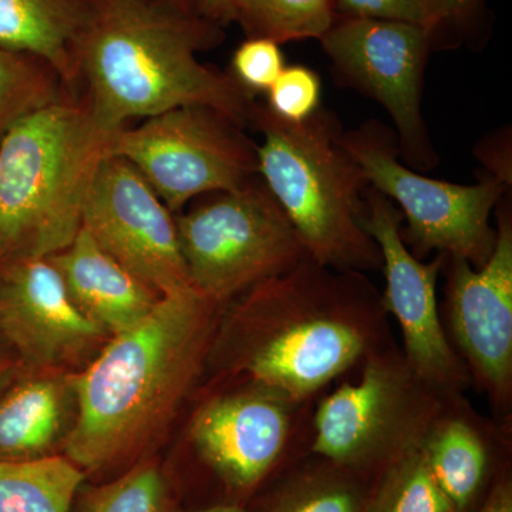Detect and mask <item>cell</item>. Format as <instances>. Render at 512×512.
<instances>
[{
    "label": "cell",
    "mask_w": 512,
    "mask_h": 512,
    "mask_svg": "<svg viewBox=\"0 0 512 512\" xmlns=\"http://www.w3.org/2000/svg\"><path fill=\"white\" fill-rule=\"evenodd\" d=\"M234 301L222 309L207 366L302 402L397 345L382 293L366 274L309 256Z\"/></svg>",
    "instance_id": "6da1fadb"
},
{
    "label": "cell",
    "mask_w": 512,
    "mask_h": 512,
    "mask_svg": "<svg viewBox=\"0 0 512 512\" xmlns=\"http://www.w3.org/2000/svg\"><path fill=\"white\" fill-rule=\"evenodd\" d=\"M195 289L164 296L73 375L76 414L62 456L90 483L150 458L207 367L222 309Z\"/></svg>",
    "instance_id": "7a4b0ae2"
},
{
    "label": "cell",
    "mask_w": 512,
    "mask_h": 512,
    "mask_svg": "<svg viewBox=\"0 0 512 512\" xmlns=\"http://www.w3.org/2000/svg\"><path fill=\"white\" fill-rule=\"evenodd\" d=\"M217 28L151 0H89L77 62L96 126L113 136L130 121L185 106L210 107L239 127L251 121V94L198 60Z\"/></svg>",
    "instance_id": "3957f363"
},
{
    "label": "cell",
    "mask_w": 512,
    "mask_h": 512,
    "mask_svg": "<svg viewBox=\"0 0 512 512\" xmlns=\"http://www.w3.org/2000/svg\"><path fill=\"white\" fill-rule=\"evenodd\" d=\"M84 101L66 97L13 123L0 140V247L8 261L49 258L82 228L84 201L110 138Z\"/></svg>",
    "instance_id": "277c9868"
},
{
    "label": "cell",
    "mask_w": 512,
    "mask_h": 512,
    "mask_svg": "<svg viewBox=\"0 0 512 512\" xmlns=\"http://www.w3.org/2000/svg\"><path fill=\"white\" fill-rule=\"evenodd\" d=\"M251 121L262 133L258 174L306 256L336 271H382L379 248L360 222L369 183L340 144L333 114L318 110L302 123H289L254 106Z\"/></svg>",
    "instance_id": "5b68a950"
},
{
    "label": "cell",
    "mask_w": 512,
    "mask_h": 512,
    "mask_svg": "<svg viewBox=\"0 0 512 512\" xmlns=\"http://www.w3.org/2000/svg\"><path fill=\"white\" fill-rule=\"evenodd\" d=\"M315 404L311 454L376 480L404 454L421 446L446 402L404 360L399 346L380 350Z\"/></svg>",
    "instance_id": "8992f818"
},
{
    "label": "cell",
    "mask_w": 512,
    "mask_h": 512,
    "mask_svg": "<svg viewBox=\"0 0 512 512\" xmlns=\"http://www.w3.org/2000/svg\"><path fill=\"white\" fill-rule=\"evenodd\" d=\"M198 407L190 441L222 490L221 504L247 505L311 453L316 400L302 402L241 377Z\"/></svg>",
    "instance_id": "52a82bcc"
},
{
    "label": "cell",
    "mask_w": 512,
    "mask_h": 512,
    "mask_svg": "<svg viewBox=\"0 0 512 512\" xmlns=\"http://www.w3.org/2000/svg\"><path fill=\"white\" fill-rule=\"evenodd\" d=\"M175 222L192 288L218 305L285 274L306 256L264 183L220 192Z\"/></svg>",
    "instance_id": "ba28073f"
},
{
    "label": "cell",
    "mask_w": 512,
    "mask_h": 512,
    "mask_svg": "<svg viewBox=\"0 0 512 512\" xmlns=\"http://www.w3.org/2000/svg\"><path fill=\"white\" fill-rule=\"evenodd\" d=\"M340 144L360 165L370 187L399 205L407 221L402 237L416 258L437 251L466 259L474 268L487 262L497 238L491 212L503 197L504 180L460 185L414 173L400 163L393 137L375 123L340 133Z\"/></svg>",
    "instance_id": "9c48e42d"
},
{
    "label": "cell",
    "mask_w": 512,
    "mask_h": 512,
    "mask_svg": "<svg viewBox=\"0 0 512 512\" xmlns=\"http://www.w3.org/2000/svg\"><path fill=\"white\" fill-rule=\"evenodd\" d=\"M107 154L133 165L171 212L204 194L239 190L258 174L256 146L220 111L185 106L113 134Z\"/></svg>",
    "instance_id": "30bf717a"
},
{
    "label": "cell",
    "mask_w": 512,
    "mask_h": 512,
    "mask_svg": "<svg viewBox=\"0 0 512 512\" xmlns=\"http://www.w3.org/2000/svg\"><path fill=\"white\" fill-rule=\"evenodd\" d=\"M363 198L360 222L382 256L384 308L399 323L404 360L436 392L464 394L473 386L470 373L448 339L437 301V279L446 256L439 254L431 262L416 258L402 237L399 208L370 185Z\"/></svg>",
    "instance_id": "8fae6325"
},
{
    "label": "cell",
    "mask_w": 512,
    "mask_h": 512,
    "mask_svg": "<svg viewBox=\"0 0 512 512\" xmlns=\"http://www.w3.org/2000/svg\"><path fill=\"white\" fill-rule=\"evenodd\" d=\"M447 336L487 396L495 423L511 427L512 409V222L498 212L490 258L474 268L461 258H444Z\"/></svg>",
    "instance_id": "7c38bea8"
},
{
    "label": "cell",
    "mask_w": 512,
    "mask_h": 512,
    "mask_svg": "<svg viewBox=\"0 0 512 512\" xmlns=\"http://www.w3.org/2000/svg\"><path fill=\"white\" fill-rule=\"evenodd\" d=\"M82 227L160 298L192 288L173 212L120 157L101 158L84 201Z\"/></svg>",
    "instance_id": "4fadbf2b"
},
{
    "label": "cell",
    "mask_w": 512,
    "mask_h": 512,
    "mask_svg": "<svg viewBox=\"0 0 512 512\" xmlns=\"http://www.w3.org/2000/svg\"><path fill=\"white\" fill-rule=\"evenodd\" d=\"M431 32L392 20L336 18L320 37L340 73L387 110L413 164L434 160L421 116V77Z\"/></svg>",
    "instance_id": "5bb4252c"
},
{
    "label": "cell",
    "mask_w": 512,
    "mask_h": 512,
    "mask_svg": "<svg viewBox=\"0 0 512 512\" xmlns=\"http://www.w3.org/2000/svg\"><path fill=\"white\" fill-rule=\"evenodd\" d=\"M0 335L33 370H64L110 335L79 311L47 258L12 259L0 275Z\"/></svg>",
    "instance_id": "9a60e30c"
},
{
    "label": "cell",
    "mask_w": 512,
    "mask_h": 512,
    "mask_svg": "<svg viewBox=\"0 0 512 512\" xmlns=\"http://www.w3.org/2000/svg\"><path fill=\"white\" fill-rule=\"evenodd\" d=\"M511 430L485 420L464 394L447 397L421 448L457 512H476L511 464Z\"/></svg>",
    "instance_id": "2e32d148"
},
{
    "label": "cell",
    "mask_w": 512,
    "mask_h": 512,
    "mask_svg": "<svg viewBox=\"0 0 512 512\" xmlns=\"http://www.w3.org/2000/svg\"><path fill=\"white\" fill-rule=\"evenodd\" d=\"M74 305L110 336L146 318L160 296L111 258L83 227L49 256Z\"/></svg>",
    "instance_id": "e0dca14e"
},
{
    "label": "cell",
    "mask_w": 512,
    "mask_h": 512,
    "mask_svg": "<svg viewBox=\"0 0 512 512\" xmlns=\"http://www.w3.org/2000/svg\"><path fill=\"white\" fill-rule=\"evenodd\" d=\"M74 414L73 375L35 370L0 400V461L25 463L59 456Z\"/></svg>",
    "instance_id": "ac0fdd59"
},
{
    "label": "cell",
    "mask_w": 512,
    "mask_h": 512,
    "mask_svg": "<svg viewBox=\"0 0 512 512\" xmlns=\"http://www.w3.org/2000/svg\"><path fill=\"white\" fill-rule=\"evenodd\" d=\"M89 0H0V49L42 60L72 92Z\"/></svg>",
    "instance_id": "d6986e66"
},
{
    "label": "cell",
    "mask_w": 512,
    "mask_h": 512,
    "mask_svg": "<svg viewBox=\"0 0 512 512\" xmlns=\"http://www.w3.org/2000/svg\"><path fill=\"white\" fill-rule=\"evenodd\" d=\"M372 481L309 453L266 485L249 512H370Z\"/></svg>",
    "instance_id": "ffe728a7"
},
{
    "label": "cell",
    "mask_w": 512,
    "mask_h": 512,
    "mask_svg": "<svg viewBox=\"0 0 512 512\" xmlns=\"http://www.w3.org/2000/svg\"><path fill=\"white\" fill-rule=\"evenodd\" d=\"M86 476L59 454L25 463L0 461V512H70Z\"/></svg>",
    "instance_id": "44dd1931"
},
{
    "label": "cell",
    "mask_w": 512,
    "mask_h": 512,
    "mask_svg": "<svg viewBox=\"0 0 512 512\" xmlns=\"http://www.w3.org/2000/svg\"><path fill=\"white\" fill-rule=\"evenodd\" d=\"M175 501L167 471L150 457L111 480L84 481L70 512H175Z\"/></svg>",
    "instance_id": "7402d4cb"
},
{
    "label": "cell",
    "mask_w": 512,
    "mask_h": 512,
    "mask_svg": "<svg viewBox=\"0 0 512 512\" xmlns=\"http://www.w3.org/2000/svg\"><path fill=\"white\" fill-rule=\"evenodd\" d=\"M332 0H237L234 22L248 37H265L278 45L320 39L335 22Z\"/></svg>",
    "instance_id": "603a6c76"
},
{
    "label": "cell",
    "mask_w": 512,
    "mask_h": 512,
    "mask_svg": "<svg viewBox=\"0 0 512 512\" xmlns=\"http://www.w3.org/2000/svg\"><path fill=\"white\" fill-rule=\"evenodd\" d=\"M370 512H457L440 487L421 446L372 481Z\"/></svg>",
    "instance_id": "cb8c5ba5"
},
{
    "label": "cell",
    "mask_w": 512,
    "mask_h": 512,
    "mask_svg": "<svg viewBox=\"0 0 512 512\" xmlns=\"http://www.w3.org/2000/svg\"><path fill=\"white\" fill-rule=\"evenodd\" d=\"M74 97L52 67L36 57L0 49V131L33 111Z\"/></svg>",
    "instance_id": "d4e9b609"
},
{
    "label": "cell",
    "mask_w": 512,
    "mask_h": 512,
    "mask_svg": "<svg viewBox=\"0 0 512 512\" xmlns=\"http://www.w3.org/2000/svg\"><path fill=\"white\" fill-rule=\"evenodd\" d=\"M336 18L392 20L433 33L446 22L439 0H332Z\"/></svg>",
    "instance_id": "484cf974"
},
{
    "label": "cell",
    "mask_w": 512,
    "mask_h": 512,
    "mask_svg": "<svg viewBox=\"0 0 512 512\" xmlns=\"http://www.w3.org/2000/svg\"><path fill=\"white\" fill-rule=\"evenodd\" d=\"M320 80L305 66L285 67L268 90V109L279 119L302 123L319 110Z\"/></svg>",
    "instance_id": "4316f807"
},
{
    "label": "cell",
    "mask_w": 512,
    "mask_h": 512,
    "mask_svg": "<svg viewBox=\"0 0 512 512\" xmlns=\"http://www.w3.org/2000/svg\"><path fill=\"white\" fill-rule=\"evenodd\" d=\"M284 69L281 45L265 37H248L232 57V77L251 96L268 93Z\"/></svg>",
    "instance_id": "83f0119b"
},
{
    "label": "cell",
    "mask_w": 512,
    "mask_h": 512,
    "mask_svg": "<svg viewBox=\"0 0 512 512\" xmlns=\"http://www.w3.org/2000/svg\"><path fill=\"white\" fill-rule=\"evenodd\" d=\"M476 512H512V466L504 467L495 478L483 504Z\"/></svg>",
    "instance_id": "f1b7e54d"
},
{
    "label": "cell",
    "mask_w": 512,
    "mask_h": 512,
    "mask_svg": "<svg viewBox=\"0 0 512 512\" xmlns=\"http://www.w3.org/2000/svg\"><path fill=\"white\" fill-rule=\"evenodd\" d=\"M235 2L237 0H191L195 15L215 26L234 22Z\"/></svg>",
    "instance_id": "f546056e"
},
{
    "label": "cell",
    "mask_w": 512,
    "mask_h": 512,
    "mask_svg": "<svg viewBox=\"0 0 512 512\" xmlns=\"http://www.w3.org/2000/svg\"><path fill=\"white\" fill-rule=\"evenodd\" d=\"M478 0H439L446 20H460L473 12Z\"/></svg>",
    "instance_id": "4dcf8cb0"
},
{
    "label": "cell",
    "mask_w": 512,
    "mask_h": 512,
    "mask_svg": "<svg viewBox=\"0 0 512 512\" xmlns=\"http://www.w3.org/2000/svg\"><path fill=\"white\" fill-rule=\"evenodd\" d=\"M175 512H249L247 507L238 504H214L194 510H177Z\"/></svg>",
    "instance_id": "1f68e13d"
},
{
    "label": "cell",
    "mask_w": 512,
    "mask_h": 512,
    "mask_svg": "<svg viewBox=\"0 0 512 512\" xmlns=\"http://www.w3.org/2000/svg\"><path fill=\"white\" fill-rule=\"evenodd\" d=\"M151 2H156L158 5L168 6V8L181 10V12L194 13L191 0H151Z\"/></svg>",
    "instance_id": "d6a6232c"
},
{
    "label": "cell",
    "mask_w": 512,
    "mask_h": 512,
    "mask_svg": "<svg viewBox=\"0 0 512 512\" xmlns=\"http://www.w3.org/2000/svg\"><path fill=\"white\" fill-rule=\"evenodd\" d=\"M6 264L8 262V256H6L5 251H3V248L0 247V265Z\"/></svg>",
    "instance_id": "836d02e7"
}]
</instances>
